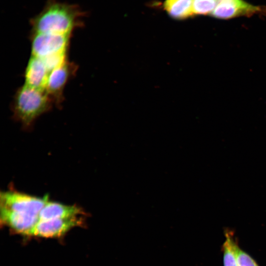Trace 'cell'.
Returning a JSON list of instances; mask_svg holds the SVG:
<instances>
[{
  "mask_svg": "<svg viewBox=\"0 0 266 266\" xmlns=\"http://www.w3.org/2000/svg\"><path fill=\"white\" fill-rule=\"evenodd\" d=\"M83 224L82 218L79 217L39 220L29 235L45 238L59 237L75 227L82 226Z\"/></svg>",
  "mask_w": 266,
  "mask_h": 266,
  "instance_id": "8992f818",
  "label": "cell"
},
{
  "mask_svg": "<svg viewBox=\"0 0 266 266\" xmlns=\"http://www.w3.org/2000/svg\"><path fill=\"white\" fill-rule=\"evenodd\" d=\"M48 200L47 196L41 198L16 191H6L0 194V207L39 216Z\"/></svg>",
  "mask_w": 266,
  "mask_h": 266,
  "instance_id": "277c9868",
  "label": "cell"
},
{
  "mask_svg": "<svg viewBox=\"0 0 266 266\" xmlns=\"http://www.w3.org/2000/svg\"><path fill=\"white\" fill-rule=\"evenodd\" d=\"M225 240L222 250L223 252L224 266H238L235 252V247L237 243L232 231L229 229L224 231Z\"/></svg>",
  "mask_w": 266,
  "mask_h": 266,
  "instance_id": "7c38bea8",
  "label": "cell"
},
{
  "mask_svg": "<svg viewBox=\"0 0 266 266\" xmlns=\"http://www.w3.org/2000/svg\"><path fill=\"white\" fill-rule=\"evenodd\" d=\"M217 3V0H193L194 15H211Z\"/></svg>",
  "mask_w": 266,
  "mask_h": 266,
  "instance_id": "4fadbf2b",
  "label": "cell"
},
{
  "mask_svg": "<svg viewBox=\"0 0 266 266\" xmlns=\"http://www.w3.org/2000/svg\"><path fill=\"white\" fill-rule=\"evenodd\" d=\"M264 10L243 0H217L211 15L216 18L227 19L240 16H251Z\"/></svg>",
  "mask_w": 266,
  "mask_h": 266,
  "instance_id": "52a82bcc",
  "label": "cell"
},
{
  "mask_svg": "<svg viewBox=\"0 0 266 266\" xmlns=\"http://www.w3.org/2000/svg\"><path fill=\"white\" fill-rule=\"evenodd\" d=\"M0 220L16 233L29 235L39 221V216L0 207Z\"/></svg>",
  "mask_w": 266,
  "mask_h": 266,
  "instance_id": "ba28073f",
  "label": "cell"
},
{
  "mask_svg": "<svg viewBox=\"0 0 266 266\" xmlns=\"http://www.w3.org/2000/svg\"><path fill=\"white\" fill-rule=\"evenodd\" d=\"M71 34L31 33V56L45 59L67 53Z\"/></svg>",
  "mask_w": 266,
  "mask_h": 266,
  "instance_id": "3957f363",
  "label": "cell"
},
{
  "mask_svg": "<svg viewBox=\"0 0 266 266\" xmlns=\"http://www.w3.org/2000/svg\"><path fill=\"white\" fill-rule=\"evenodd\" d=\"M82 210L75 205H67L60 203L47 201L39 214V220L66 219L79 217Z\"/></svg>",
  "mask_w": 266,
  "mask_h": 266,
  "instance_id": "30bf717a",
  "label": "cell"
},
{
  "mask_svg": "<svg viewBox=\"0 0 266 266\" xmlns=\"http://www.w3.org/2000/svg\"><path fill=\"white\" fill-rule=\"evenodd\" d=\"M87 13L76 4L47 0L41 11L30 20L31 33L71 34L82 27Z\"/></svg>",
  "mask_w": 266,
  "mask_h": 266,
  "instance_id": "6da1fadb",
  "label": "cell"
},
{
  "mask_svg": "<svg viewBox=\"0 0 266 266\" xmlns=\"http://www.w3.org/2000/svg\"><path fill=\"white\" fill-rule=\"evenodd\" d=\"M193 0H166L164 7L174 19L184 20L193 17Z\"/></svg>",
  "mask_w": 266,
  "mask_h": 266,
  "instance_id": "8fae6325",
  "label": "cell"
},
{
  "mask_svg": "<svg viewBox=\"0 0 266 266\" xmlns=\"http://www.w3.org/2000/svg\"><path fill=\"white\" fill-rule=\"evenodd\" d=\"M76 70V66L67 60L50 72L45 90L54 103L59 105L63 100L64 89Z\"/></svg>",
  "mask_w": 266,
  "mask_h": 266,
  "instance_id": "5b68a950",
  "label": "cell"
},
{
  "mask_svg": "<svg viewBox=\"0 0 266 266\" xmlns=\"http://www.w3.org/2000/svg\"><path fill=\"white\" fill-rule=\"evenodd\" d=\"M53 102L45 90L24 85L16 91L12 103L14 117L26 127L48 111Z\"/></svg>",
  "mask_w": 266,
  "mask_h": 266,
  "instance_id": "7a4b0ae2",
  "label": "cell"
},
{
  "mask_svg": "<svg viewBox=\"0 0 266 266\" xmlns=\"http://www.w3.org/2000/svg\"><path fill=\"white\" fill-rule=\"evenodd\" d=\"M235 252L238 266H259L256 262L248 253L235 245Z\"/></svg>",
  "mask_w": 266,
  "mask_h": 266,
  "instance_id": "5bb4252c",
  "label": "cell"
},
{
  "mask_svg": "<svg viewBox=\"0 0 266 266\" xmlns=\"http://www.w3.org/2000/svg\"><path fill=\"white\" fill-rule=\"evenodd\" d=\"M50 71L43 60L31 56L24 72V85L45 90Z\"/></svg>",
  "mask_w": 266,
  "mask_h": 266,
  "instance_id": "9c48e42d",
  "label": "cell"
}]
</instances>
